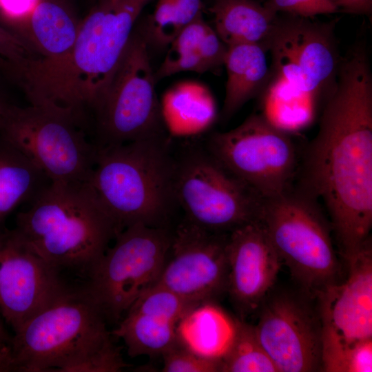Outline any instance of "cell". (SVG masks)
<instances>
[{
	"mask_svg": "<svg viewBox=\"0 0 372 372\" xmlns=\"http://www.w3.org/2000/svg\"><path fill=\"white\" fill-rule=\"evenodd\" d=\"M209 10L214 29L227 47L252 43L266 48L278 14L258 0H215Z\"/></svg>",
	"mask_w": 372,
	"mask_h": 372,
	"instance_id": "cell-21",
	"label": "cell"
},
{
	"mask_svg": "<svg viewBox=\"0 0 372 372\" xmlns=\"http://www.w3.org/2000/svg\"><path fill=\"white\" fill-rule=\"evenodd\" d=\"M267 52L260 44L242 43L227 47L224 61L227 78L221 111L223 120L229 119L265 88L270 76Z\"/></svg>",
	"mask_w": 372,
	"mask_h": 372,
	"instance_id": "cell-20",
	"label": "cell"
},
{
	"mask_svg": "<svg viewBox=\"0 0 372 372\" xmlns=\"http://www.w3.org/2000/svg\"><path fill=\"white\" fill-rule=\"evenodd\" d=\"M262 1H263V2H264L265 0H262Z\"/></svg>",
	"mask_w": 372,
	"mask_h": 372,
	"instance_id": "cell-37",
	"label": "cell"
},
{
	"mask_svg": "<svg viewBox=\"0 0 372 372\" xmlns=\"http://www.w3.org/2000/svg\"><path fill=\"white\" fill-rule=\"evenodd\" d=\"M347 280L317 296L322 321V362L335 371L358 342L372 338V246L369 237L352 257Z\"/></svg>",
	"mask_w": 372,
	"mask_h": 372,
	"instance_id": "cell-14",
	"label": "cell"
},
{
	"mask_svg": "<svg viewBox=\"0 0 372 372\" xmlns=\"http://www.w3.org/2000/svg\"><path fill=\"white\" fill-rule=\"evenodd\" d=\"M175 156L176 197L185 219L218 233L258 220L263 198L227 170L205 143L181 146Z\"/></svg>",
	"mask_w": 372,
	"mask_h": 372,
	"instance_id": "cell-9",
	"label": "cell"
},
{
	"mask_svg": "<svg viewBox=\"0 0 372 372\" xmlns=\"http://www.w3.org/2000/svg\"><path fill=\"white\" fill-rule=\"evenodd\" d=\"M161 105L165 125L174 131H194L210 124L216 116L208 87L194 81L180 82L165 94Z\"/></svg>",
	"mask_w": 372,
	"mask_h": 372,
	"instance_id": "cell-25",
	"label": "cell"
},
{
	"mask_svg": "<svg viewBox=\"0 0 372 372\" xmlns=\"http://www.w3.org/2000/svg\"><path fill=\"white\" fill-rule=\"evenodd\" d=\"M32 48L0 25V62L11 65L20 64L32 58Z\"/></svg>",
	"mask_w": 372,
	"mask_h": 372,
	"instance_id": "cell-30",
	"label": "cell"
},
{
	"mask_svg": "<svg viewBox=\"0 0 372 372\" xmlns=\"http://www.w3.org/2000/svg\"><path fill=\"white\" fill-rule=\"evenodd\" d=\"M39 1V0H0V25L24 41L23 37L28 21Z\"/></svg>",
	"mask_w": 372,
	"mask_h": 372,
	"instance_id": "cell-28",
	"label": "cell"
},
{
	"mask_svg": "<svg viewBox=\"0 0 372 372\" xmlns=\"http://www.w3.org/2000/svg\"><path fill=\"white\" fill-rule=\"evenodd\" d=\"M50 265L85 276L118 231L89 183L51 182L14 228Z\"/></svg>",
	"mask_w": 372,
	"mask_h": 372,
	"instance_id": "cell-5",
	"label": "cell"
},
{
	"mask_svg": "<svg viewBox=\"0 0 372 372\" xmlns=\"http://www.w3.org/2000/svg\"><path fill=\"white\" fill-rule=\"evenodd\" d=\"M149 0H121L93 9L79 23L63 56L40 58L1 69L24 91L31 105L66 115L80 125L86 109L104 100L134 30Z\"/></svg>",
	"mask_w": 372,
	"mask_h": 372,
	"instance_id": "cell-2",
	"label": "cell"
},
{
	"mask_svg": "<svg viewBox=\"0 0 372 372\" xmlns=\"http://www.w3.org/2000/svg\"><path fill=\"white\" fill-rule=\"evenodd\" d=\"M147 43L133 30L106 96L95 111L98 146L165 134Z\"/></svg>",
	"mask_w": 372,
	"mask_h": 372,
	"instance_id": "cell-12",
	"label": "cell"
},
{
	"mask_svg": "<svg viewBox=\"0 0 372 372\" xmlns=\"http://www.w3.org/2000/svg\"><path fill=\"white\" fill-rule=\"evenodd\" d=\"M278 14L267 50L271 56L268 85L289 99L316 109L336 78L341 59L334 22Z\"/></svg>",
	"mask_w": 372,
	"mask_h": 372,
	"instance_id": "cell-7",
	"label": "cell"
},
{
	"mask_svg": "<svg viewBox=\"0 0 372 372\" xmlns=\"http://www.w3.org/2000/svg\"><path fill=\"white\" fill-rule=\"evenodd\" d=\"M83 288H70L14 331L8 371L116 372L127 366Z\"/></svg>",
	"mask_w": 372,
	"mask_h": 372,
	"instance_id": "cell-3",
	"label": "cell"
},
{
	"mask_svg": "<svg viewBox=\"0 0 372 372\" xmlns=\"http://www.w3.org/2000/svg\"><path fill=\"white\" fill-rule=\"evenodd\" d=\"M221 372H278L260 344L254 325L236 319L233 341L221 358Z\"/></svg>",
	"mask_w": 372,
	"mask_h": 372,
	"instance_id": "cell-26",
	"label": "cell"
},
{
	"mask_svg": "<svg viewBox=\"0 0 372 372\" xmlns=\"http://www.w3.org/2000/svg\"><path fill=\"white\" fill-rule=\"evenodd\" d=\"M165 372H218L221 360L209 359L192 351L178 341L163 355Z\"/></svg>",
	"mask_w": 372,
	"mask_h": 372,
	"instance_id": "cell-27",
	"label": "cell"
},
{
	"mask_svg": "<svg viewBox=\"0 0 372 372\" xmlns=\"http://www.w3.org/2000/svg\"><path fill=\"white\" fill-rule=\"evenodd\" d=\"M205 145L231 174L262 198H271L294 185L303 148L293 133L283 130L262 113L247 117L238 127L214 132Z\"/></svg>",
	"mask_w": 372,
	"mask_h": 372,
	"instance_id": "cell-10",
	"label": "cell"
},
{
	"mask_svg": "<svg viewBox=\"0 0 372 372\" xmlns=\"http://www.w3.org/2000/svg\"><path fill=\"white\" fill-rule=\"evenodd\" d=\"M167 227L141 223L114 238L94 265L83 287L106 321L118 322L132 304L157 282L170 248Z\"/></svg>",
	"mask_w": 372,
	"mask_h": 372,
	"instance_id": "cell-8",
	"label": "cell"
},
{
	"mask_svg": "<svg viewBox=\"0 0 372 372\" xmlns=\"http://www.w3.org/2000/svg\"><path fill=\"white\" fill-rule=\"evenodd\" d=\"M10 104L6 103L1 97H0V127L1 125V123L3 121L4 116L6 115V111L8 110V107Z\"/></svg>",
	"mask_w": 372,
	"mask_h": 372,
	"instance_id": "cell-34",
	"label": "cell"
},
{
	"mask_svg": "<svg viewBox=\"0 0 372 372\" xmlns=\"http://www.w3.org/2000/svg\"><path fill=\"white\" fill-rule=\"evenodd\" d=\"M338 8L345 12L369 15L372 10V0H332Z\"/></svg>",
	"mask_w": 372,
	"mask_h": 372,
	"instance_id": "cell-32",
	"label": "cell"
},
{
	"mask_svg": "<svg viewBox=\"0 0 372 372\" xmlns=\"http://www.w3.org/2000/svg\"><path fill=\"white\" fill-rule=\"evenodd\" d=\"M263 3L276 13L304 18L332 14L338 10L332 0H265Z\"/></svg>",
	"mask_w": 372,
	"mask_h": 372,
	"instance_id": "cell-29",
	"label": "cell"
},
{
	"mask_svg": "<svg viewBox=\"0 0 372 372\" xmlns=\"http://www.w3.org/2000/svg\"><path fill=\"white\" fill-rule=\"evenodd\" d=\"M258 220L300 288L317 296L339 282L331 225L318 200L293 186L280 196L263 198Z\"/></svg>",
	"mask_w": 372,
	"mask_h": 372,
	"instance_id": "cell-6",
	"label": "cell"
},
{
	"mask_svg": "<svg viewBox=\"0 0 372 372\" xmlns=\"http://www.w3.org/2000/svg\"><path fill=\"white\" fill-rule=\"evenodd\" d=\"M227 46L203 19V15L185 26L172 40L158 69L156 83L182 72L205 73L224 65Z\"/></svg>",
	"mask_w": 372,
	"mask_h": 372,
	"instance_id": "cell-19",
	"label": "cell"
},
{
	"mask_svg": "<svg viewBox=\"0 0 372 372\" xmlns=\"http://www.w3.org/2000/svg\"><path fill=\"white\" fill-rule=\"evenodd\" d=\"M1 136L53 183H89L98 146L73 118L44 107L9 105Z\"/></svg>",
	"mask_w": 372,
	"mask_h": 372,
	"instance_id": "cell-11",
	"label": "cell"
},
{
	"mask_svg": "<svg viewBox=\"0 0 372 372\" xmlns=\"http://www.w3.org/2000/svg\"><path fill=\"white\" fill-rule=\"evenodd\" d=\"M0 335L4 336V337H8L3 326L1 317H0Z\"/></svg>",
	"mask_w": 372,
	"mask_h": 372,
	"instance_id": "cell-35",
	"label": "cell"
},
{
	"mask_svg": "<svg viewBox=\"0 0 372 372\" xmlns=\"http://www.w3.org/2000/svg\"><path fill=\"white\" fill-rule=\"evenodd\" d=\"M257 311V337L278 372L322 371L318 298L304 289H273Z\"/></svg>",
	"mask_w": 372,
	"mask_h": 372,
	"instance_id": "cell-13",
	"label": "cell"
},
{
	"mask_svg": "<svg viewBox=\"0 0 372 372\" xmlns=\"http://www.w3.org/2000/svg\"><path fill=\"white\" fill-rule=\"evenodd\" d=\"M79 23L61 2L39 0L28 21L23 41L41 54V59L56 60L72 47Z\"/></svg>",
	"mask_w": 372,
	"mask_h": 372,
	"instance_id": "cell-23",
	"label": "cell"
},
{
	"mask_svg": "<svg viewBox=\"0 0 372 372\" xmlns=\"http://www.w3.org/2000/svg\"><path fill=\"white\" fill-rule=\"evenodd\" d=\"M196 306L155 285L136 300L110 333L124 342L131 357L162 355L178 341L180 320Z\"/></svg>",
	"mask_w": 372,
	"mask_h": 372,
	"instance_id": "cell-18",
	"label": "cell"
},
{
	"mask_svg": "<svg viewBox=\"0 0 372 372\" xmlns=\"http://www.w3.org/2000/svg\"><path fill=\"white\" fill-rule=\"evenodd\" d=\"M228 236L184 218L172 232L168 256L156 285L196 305L214 302L227 291Z\"/></svg>",
	"mask_w": 372,
	"mask_h": 372,
	"instance_id": "cell-15",
	"label": "cell"
},
{
	"mask_svg": "<svg viewBox=\"0 0 372 372\" xmlns=\"http://www.w3.org/2000/svg\"><path fill=\"white\" fill-rule=\"evenodd\" d=\"M183 28L202 15L201 0H175Z\"/></svg>",
	"mask_w": 372,
	"mask_h": 372,
	"instance_id": "cell-31",
	"label": "cell"
},
{
	"mask_svg": "<svg viewBox=\"0 0 372 372\" xmlns=\"http://www.w3.org/2000/svg\"><path fill=\"white\" fill-rule=\"evenodd\" d=\"M111 3H116V2H118L121 0H109Z\"/></svg>",
	"mask_w": 372,
	"mask_h": 372,
	"instance_id": "cell-36",
	"label": "cell"
},
{
	"mask_svg": "<svg viewBox=\"0 0 372 372\" xmlns=\"http://www.w3.org/2000/svg\"><path fill=\"white\" fill-rule=\"evenodd\" d=\"M50 183L27 156L1 136L0 227L18 206L30 203Z\"/></svg>",
	"mask_w": 372,
	"mask_h": 372,
	"instance_id": "cell-24",
	"label": "cell"
},
{
	"mask_svg": "<svg viewBox=\"0 0 372 372\" xmlns=\"http://www.w3.org/2000/svg\"><path fill=\"white\" fill-rule=\"evenodd\" d=\"M69 289L15 229L0 232V313L14 331Z\"/></svg>",
	"mask_w": 372,
	"mask_h": 372,
	"instance_id": "cell-16",
	"label": "cell"
},
{
	"mask_svg": "<svg viewBox=\"0 0 372 372\" xmlns=\"http://www.w3.org/2000/svg\"><path fill=\"white\" fill-rule=\"evenodd\" d=\"M296 180L324 205L344 260L355 255L372 226V73L364 46L340 60Z\"/></svg>",
	"mask_w": 372,
	"mask_h": 372,
	"instance_id": "cell-1",
	"label": "cell"
},
{
	"mask_svg": "<svg viewBox=\"0 0 372 372\" xmlns=\"http://www.w3.org/2000/svg\"><path fill=\"white\" fill-rule=\"evenodd\" d=\"M10 340L0 335V371H8Z\"/></svg>",
	"mask_w": 372,
	"mask_h": 372,
	"instance_id": "cell-33",
	"label": "cell"
},
{
	"mask_svg": "<svg viewBox=\"0 0 372 372\" xmlns=\"http://www.w3.org/2000/svg\"><path fill=\"white\" fill-rule=\"evenodd\" d=\"M236 331V319L220 307L207 302L189 311L176 326L178 340L196 353L221 360Z\"/></svg>",
	"mask_w": 372,
	"mask_h": 372,
	"instance_id": "cell-22",
	"label": "cell"
},
{
	"mask_svg": "<svg viewBox=\"0 0 372 372\" xmlns=\"http://www.w3.org/2000/svg\"><path fill=\"white\" fill-rule=\"evenodd\" d=\"M227 291L239 319L256 311L273 287L281 260L258 220L229 233Z\"/></svg>",
	"mask_w": 372,
	"mask_h": 372,
	"instance_id": "cell-17",
	"label": "cell"
},
{
	"mask_svg": "<svg viewBox=\"0 0 372 372\" xmlns=\"http://www.w3.org/2000/svg\"><path fill=\"white\" fill-rule=\"evenodd\" d=\"M175 177V151L163 134L98 146L89 183L120 232L138 223L167 227L179 208Z\"/></svg>",
	"mask_w": 372,
	"mask_h": 372,
	"instance_id": "cell-4",
	"label": "cell"
}]
</instances>
